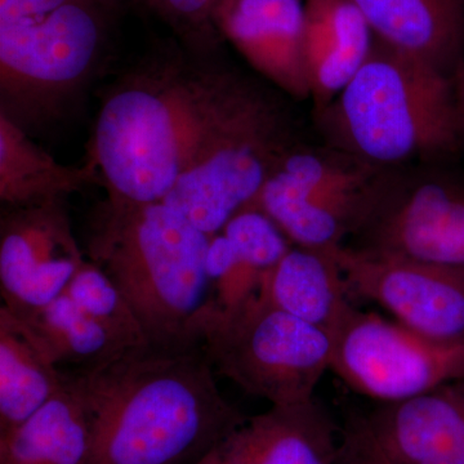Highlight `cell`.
I'll return each mask as SVG.
<instances>
[{"instance_id":"cell-1","label":"cell","mask_w":464,"mask_h":464,"mask_svg":"<svg viewBox=\"0 0 464 464\" xmlns=\"http://www.w3.org/2000/svg\"><path fill=\"white\" fill-rule=\"evenodd\" d=\"M188 44L150 53L103 97L90 157L112 200L163 201L258 75Z\"/></svg>"},{"instance_id":"cell-2","label":"cell","mask_w":464,"mask_h":464,"mask_svg":"<svg viewBox=\"0 0 464 464\" xmlns=\"http://www.w3.org/2000/svg\"><path fill=\"white\" fill-rule=\"evenodd\" d=\"M63 372L91 415L92 464H194L248 417L222 395L201 346L130 348Z\"/></svg>"},{"instance_id":"cell-3","label":"cell","mask_w":464,"mask_h":464,"mask_svg":"<svg viewBox=\"0 0 464 464\" xmlns=\"http://www.w3.org/2000/svg\"><path fill=\"white\" fill-rule=\"evenodd\" d=\"M210 237L167 206L106 200L97 209L88 259L121 290L150 346H201L217 304L207 271Z\"/></svg>"},{"instance_id":"cell-4","label":"cell","mask_w":464,"mask_h":464,"mask_svg":"<svg viewBox=\"0 0 464 464\" xmlns=\"http://www.w3.org/2000/svg\"><path fill=\"white\" fill-rule=\"evenodd\" d=\"M311 116L320 142L380 169L464 154L453 79L377 38L346 87Z\"/></svg>"},{"instance_id":"cell-5","label":"cell","mask_w":464,"mask_h":464,"mask_svg":"<svg viewBox=\"0 0 464 464\" xmlns=\"http://www.w3.org/2000/svg\"><path fill=\"white\" fill-rule=\"evenodd\" d=\"M124 0H0V114L30 136L81 106Z\"/></svg>"},{"instance_id":"cell-6","label":"cell","mask_w":464,"mask_h":464,"mask_svg":"<svg viewBox=\"0 0 464 464\" xmlns=\"http://www.w3.org/2000/svg\"><path fill=\"white\" fill-rule=\"evenodd\" d=\"M304 139L295 101L259 76L198 150L163 203L213 237L252 206L284 155Z\"/></svg>"},{"instance_id":"cell-7","label":"cell","mask_w":464,"mask_h":464,"mask_svg":"<svg viewBox=\"0 0 464 464\" xmlns=\"http://www.w3.org/2000/svg\"><path fill=\"white\" fill-rule=\"evenodd\" d=\"M201 347L216 373L271 405L315 399L331 371V337L274 306L258 293L208 317Z\"/></svg>"},{"instance_id":"cell-8","label":"cell","mask_w":464,"mask_h":464,"mask_svg":"<svg viewBox=\"0 0 464 464\" xmlns=\"http://www.w3.org/2000/svg\"><path fill=\"white\" fill-rule=\"evenodd\" d=\"M389 172L304 139L284 155L250 207L270 217L295 246L334 250L353 237Z\"/></svg>"},{"instance_id":"cell-9","label":"cell","mask_w":464,"mask_h":464,"mask_svg":"<svg viewBox=\"0 0 464 464\" xmlns=\"http://www.w3.org/2000/svg\"><path fill=\"white\" fill-rule=\"evenodd\" d=\"M346 246L374 257L464 267V173L453 163L390 170Z\"/></svg>"},{"instance_id":"cell-10","label":"cell","mask_w":464,"mask_h":464,"mask_svg":"<svg viewBox=\"0 0 464 464\" xmlns=\"http://www.w3.org/2000/svg\"><path fill=\"white\" fill-rule=\"evenodd\" d=\"M331 371L378 404L424 395L464 377V344L438 343L353 302L333 325Z\"/></svg>"},{"instance_id":"cell-11","label":"cell","mask_w":464,"mask_h":464,"mask_svg":"<svg viewBox=\"0 0 464 464\" xmlns=\"http://www.w3.org/2000/svg\"><path fill=\"white\" fill-rule=\"evenodd\" d=\"M334 253L351 299L375 302L427 340L464 344V267L374 257L346 246Z\"/></svg>"},{"instance_id":"cell-12","label":"cell","mask_w":464,"mask_h":464,"mask_svg":"<svg viewBox=\"0 0 464 464\" xmlns=\"http://www.w3.org/2000/svg\"><path fill=\"white\" fill-rule=\"evenodd\" d=\"M87 261L66 199L2 208L0 295L14 315H32L63 295Z\"/></svg>"},{"instance_id":"cell-13","label":"cell","mask_w":464,"mask_h":464,"mask_svg":"<svg viewBox=\"0 0 464 464\" xmlns=\"http://www.w3.org/2000/svg\"><path fill=\"white\" fill-rule=\"evenodd\" d=\"M304 0H219L212 25L256 74L295 102L310 101Z\"/></svg>"},{"instance_id":"cell-14","label":"cell","mask_w":464,"mask_h":464,"mask_svg":"<svg viewBox=\"0 0 464 464\" xmlns=\"http://www.w3.org/2000/svg\"><path fill=\"white\" fill-rule=\"evenodd\" d=\"M341 427L313 399L246 417L194 464H334Z\"/></svg>"},{"instance_id":"cell-15","label":"cell","mask_w":464,"mask_h":464,"mask_svg":"<svg viewBox=\"0 0 464 464\" xmlns=\"http://www.w3.org/2000/svg\"><path fill=\"white\" fill-rule=\"evenodd\" d=\"M364 417L396 464H464V377Z\"/></svg>"},{"instance_id":"cell-16","label":"cell","mask_w":464,"mask_h":464,"mask_svg":"<svg viewBox=\"0 0 464 464\" xmlns=\"http://www.w3.org/2000/svg\"><path fill=\"white\" fill-rule=\"evenodd\" d=\"M375 38L454 79L464 60V0H353Z\"/></svg>"},{"instance_id":"cell-17","label":"cell","mask_w":464,"mask_h":464,"mask_svg":"<svg viewBox=\"0 0 464 464\" xmlns=\"http://www.w3.org/2000/svg\"><path fill=\"white\" fill-rule=\"evenodd\" d=\"M304 66L311 112H317L364 65L375 36L353 0H304Z\"/></svg>"},{"instance_id":"cell-18","label":"cell","mask_w":464,"mask_h":464,"mask_svg":"<svg viewBox=\"0 0 464 464\" xmlns=\"http://www.w3.org/2000/svg\"><path fill=\"white\" fill-rule=\"evenodd\" d=\"M334 252L293 244L262 276L258 295L329 334L344 307L353 302Z\"/></svg>"},{"instance_id":"cell-19","label":"cell","mask_w":464,"mask_h":464,"mask_svg":"<svg viewBox=\"0 0 464 464\" xmlns=\"http://www.w3.org/2000/svg\"><path fill=\"white\" fill-rule=\"evenodd\" d=\"M103 186L93 158L84 166L58 163L33 137L0 114V201L2 208L66 199L72 192Z\"/></svg>"},{"instance_id":"cell-20","label":"cell","mask_w":464,"mask_h":464,"mask_svg":"<svg viewBox=\"0 0 464 464\" xmlns=\"http://www.w3.org/2000/svg\"><path fill=\"white\" fill-rule=\"evenodd\" d=\"M92 463L91 415L67 377L53 399L16 429L0 435V464Z\"/></svg>"},{"instance_id":"cell-21","label":"cell","mask_w":464,"mask_h":464,"mask_svg":"<svg viewBox=\"0 0 464 464\" xmlns=\"http://www.w3.org/2000/svg\"><path fill=\"white\" fill-rule=\"evenodd\" d=\"M65 372L29 325L0 307V435L16 429L65 387Z\"/></svg>"},{"instance_id":"cell-22","label":"cell","mask_w":464,"mask_h":464,"mask_svg":"<svg viewBox=\"0 0 464 464\" xmlns=\"http://www.w3.org/2000/svg\"><path fill=\"white\" fill-rule=\"evenodd\" d=\"M20 319L29 325L61 371L94 368L132 348L108 326L88 315L66 293Z\"/></svg>"},{"instance_id":"cell-23","label":"cell","mask_w":464,"mask_h":464,"mask_svg":"<svg viewBox=\"0 0 464 464\" xmlns=\"http://www.w3.org/2000/svg\"><path fill=\"white\" fill-rule=\"evenodd\" d=\"M65 293L88 315L108 326L128 346H150L141 324L121 290L90 259L75 275Z\"/></svg>"},{"instance_id":"cell-24","label":"cell","mask_w":464,"mask_h":464,"mask_svg":"<svg viewBox=\"0 0 464 464\" xmlns=\"http://www.w3.org/2000/svg\"><path fill=\"white\" fill-rule=\"evenodd\" d=\"M221 232L230 239L240 261L261 279L293 246L282 228L255 207L237 212Z\"/></svg>"},{"instance_id":"cell-25","label":"cell","mask_w":464,"mask_h":464,"mask_svg":"<svg viewBox=\"0 0 464 464\" xmlns=\"http://www.w3.org/2000/svg\"><path fill=\"white\" fill-rule=\"evenodd\" d=\"M219 0H161L164 18L186 36L188 45L215 50L212 17Z\"/></svg>"},{"instance_id":"cell-26","label":"cell","mask_w":464,"mask_h":464,"mask_svg":"<svg viewBox=\"0 0 464 464\" xmlns=\"http://www.w3.org/2000/svg\"><path fill=\"white\" fill-rule=\"evenodd\" d=\"M334 464H396L382 448L364 414L348 415L341 427Z\"/></svg>"},{"instance_id":"cell-27","label":"cell","mask_w":464,"mask_h":464,"mask_svg":"<svg viewBox=\"0 0 464 464\" xmlns=\"http://www.w3.org/2000/svg\"><path fill=\"white\" fill-rule=\"evenodd\" d=\"M454 96H456L458 124L464 148V60L453 79Z\"/></svg>"},{"instance_id":"cell-28","label":"cell","mask_w":464,"mask_h":464,"mask_svg":"<svg viewBox=\"0 0 464 464\" xmlns=\"http://www.w3.org/2000/svg\"><path fill=\"white\" fill-rule=\"evenodd\" d=\"M125 3H134L137 5H142L150 9V11L157 12L161 17H164L163 5L161 0H124Z\"/></svg>"}]
</instances>
